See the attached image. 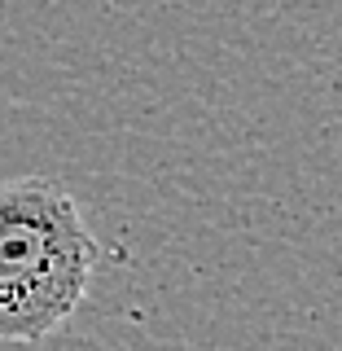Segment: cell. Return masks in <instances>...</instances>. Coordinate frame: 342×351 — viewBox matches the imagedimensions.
Returning <instances> with one entry per match:
<instances>
[{"instance_id":"1","label":"cell","mask_w":342,"mask_h":351,"mask_svg":"<svg viewBox=\"0 0 342 351\" xmlns=\"http://www.w3.org/2000/svg\"><path fill=\"white\" fill-rule=\"evenodd\" d=\"M97 241L49 176L0 184V343H40L84 303Z\"/></svg>"}]
</instances>
